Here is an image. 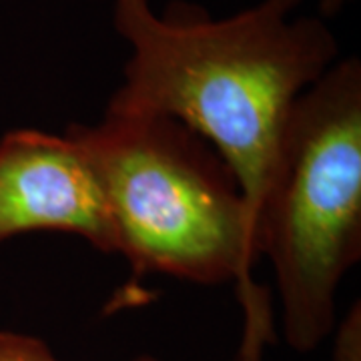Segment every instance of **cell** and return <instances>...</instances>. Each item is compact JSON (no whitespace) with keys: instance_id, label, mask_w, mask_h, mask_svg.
I'll use <instances>...</instances> for the list:
<instances>
[{"instance_id":"6","label":"cell","mask_w":361,"mask_h":361,"mask_svg":"<svg viewBox=\"0 0 361 361\" xmlns=\"http://www.w3.org/2000/svg\"><path fill=\"white\" fill-rule=\"evenodd\" d=\"M336 361H361V305L355 301L339 323L336 336Z\"/></svg>"},{"instance_id":"3","label":"cell","mask_w":361,"mask_h":361,"mask_svg":"<svg viewBox=\"0 0 361 361\" xmlns=\"http://www.w3.org/2000/svg\"><path fill=\"white\" fill-rule=\"evenodd\" d=\"M285 341L310 353L336 329L341 279L361 257V63L345 59L303 90L257 217Z\"/></svg>"},{"instance_id":"7","label":"cell","mask_w":361,"mask_h":361,"mask_svg":"<svg viewBox=\"0 0 361 361\" xmlns=\"http://www.w3.org/2000/svg\"><path fill=\"white\" fill-rule=\"evenodd\" d=\"M351 2V0H319V11L323 16H336L337 13H341V8Z\"/></svg>"},{"instance_id":"2","label":"cell","mask_w":361,"mask_h":361,"mask_svg":"<svg viewBox=\"0 0 361 361\" xmlns=\"http://www.w3.org/2000/svg\"><path fill=\"white\" fill-rule=\"evenodd\" d=\"M66 135L97 169L115 253L127 259L133 281L153 273L201 285L235 281L245 315L239 361H261L275 341L269 297L253 279L261 259L245 197L217 149L161 115L106 111L101 123L71 125Z\"/></svg>"},{"instance_id":"5","label":"cell","mask_w":361,"mask_h":361,"mask_svg":"<svg viewBox=\"0 0 361 361\" xmlns=\"http://www.w3.org/2000/svg\"><path fill=\"white\" fill-rule=\"evenodd\" d=\"M0 361H59L52 349L35 336L0 331ZM135 361H159L153 355H141Z\"/></svg>"},{"instance_id":"1","label":"cell","mask_w":361,"mask_h":361,"mask_svg":"<svg viewBox=\"0 0 361 361\" xmlns=\"http://www.w3.org/2000/svg\"><path fill=\"white\" fill-rule=\"evenodd\" d=\"M299 4L261 0L215 20L185 0L163 14L151 0H113L116 32L133 54L106 111L171 116L211 142L239 180L255 245L291 106L339 52L322 18H291Z\"/></svg>"},{"instance_id":"4","label":"cell","mask_w":361,"mask_h":361,"mask_svg":"<svg viewBox=\"0 0 361 361\" xmlns=\"http://www.w3.org/2000/svg\"><path fill=\"white\" fill-rule=\"evenodd\" d=\"M30 231L73 233L115 253L97 169L66 133L18 129L0 139V243Z\"/></svg>"}]
</instances>
